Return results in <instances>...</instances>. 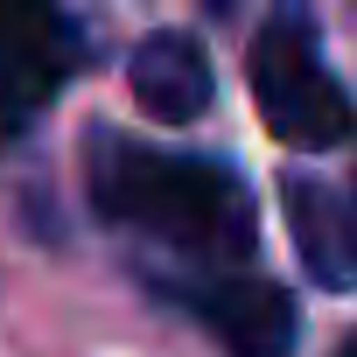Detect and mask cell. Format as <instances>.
<instances>
[{"mask_svg": "<svg viewBox=\"0 0 357 357\" xmlns=\"http://www.w3.org/2000/svg\"><path fill=\"white\" fill-rule=\"evenodd\" d=\"M245 77H252V105L266 119V133L294 154H329L357 133V105L343 91V77L322 56V29L301 0H280V8L259 22L252 50H245Z\"/></svg>", "mask_w": 357, "mask_h": 357, "instance_id": "2", "label": "cell"}, {"mask_svg": "<svg viewBox=\"0 0 357 357\" xmlns=\"http://www.w3.org/2000/svg\"><path fill=\"white\" fill-rule=\"evenodd\" d=\"M336 357H357V336H350V343H343V350H336Z\"/></svg>", "mask_w": 357, "mask_h": 357, "instance_id": "7", "label": "cell"}, {"mask_svg": "<svg viewBox=\"0 0 357 357\" xmlns=\"http://www.w3.org/2000/svg\"><path fill=\"white\" fill-rule=\"evenodd\" d=\"M126 84H133V105L147 119H161V126H190L211 105V91H218L211 84V56H204V43L190 29L147 36L133 50V63H126Z\"/></svg>", "mask_w": 357, "mask_h": 357, "instance_id": "6", "label": "cell"}, {"mask_svg": "<svg viewBox=\"0 0 357 357\" xmlns=\"http://www.w3.org/2000/svg\"><path fill=\"white\" fill-rule=\"evenodd\" d=\"M84 63V29L63 0H0V133H22Z\"/></svg>", "mask_w": 357, "mask_h": 357, "instance_id": "3", "label": "cell"}, {"mask_svg": "<svg viewBox=\"0 0 357 357\" xmlns=\"http://www.w3.org/2000/svg\"><path fill=\"white\" fill-rule=\"evenodd\" d=\"M84 190L105 225L154 238L183 259H204V266H238L259 238L252 190L225 161L168 154V147L126 140L112 126L91 133V147H84Z\"/></svg>", "mask_w": 357, "mask_h": 357, "instance_id": "1", "label": "cell"}, {"mask_svg": "<svg viewBox=\"0 0 357 357\" xmlns=\"http://www.w3.org/2000/svg\"><path fill=\"white\" fill-rule=\"evenodd\" d=\"M231 357H287L294 336H301V315H294V294L273 287L266 273H245V266H218L211 280H190V287H168Z\"/></svg>", "mask_w": 357, "mask_h": 357, "instance_id": "4", "label": "cell"}, {"mask_svg": "<svg viewBox=\"0 0 357 357\" xmlns=\"http://www.w3.org/2000/svg\"><path fill=\"white\" fill-rule=\"evenodd\" d=\"M287 231L301 266L322 287H357V175L350 183H322V175H287Z\"/></svg>", "mask_w": 357, "mask_h": 357, "instance_id": "5", "label": "cell"}]
</instances>
